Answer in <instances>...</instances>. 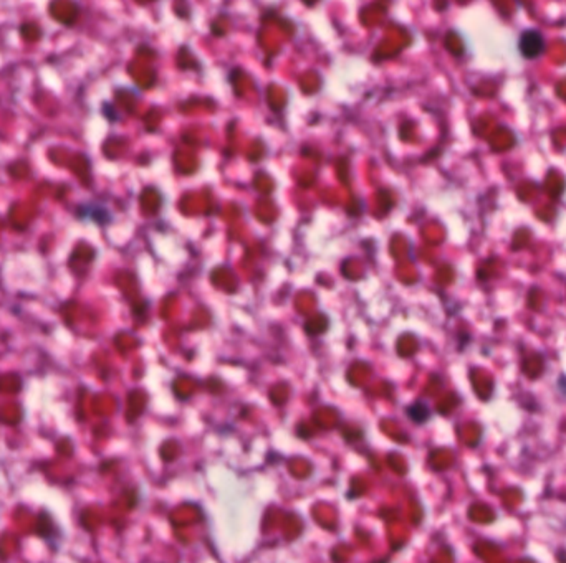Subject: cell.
I'll use <instances>...</instances> for the list:
<instances>
[{
    "label": "cell",
    "mask_w": 566,
    "mask_h": 563,
    "mask_svg": "<svg viewBox=\"0 0 566 563\" xmlns=\"http://www.w3.org/2000/svg\"><path fill=\"white\" fill-rule=\"evenodd\" d=\"M522 55L525 58H538L545 51V40L540 32L528 30L522 35L520 43H518Z\"/></svg>",
    "instance_id": "obj_1"
}]
</instances>
